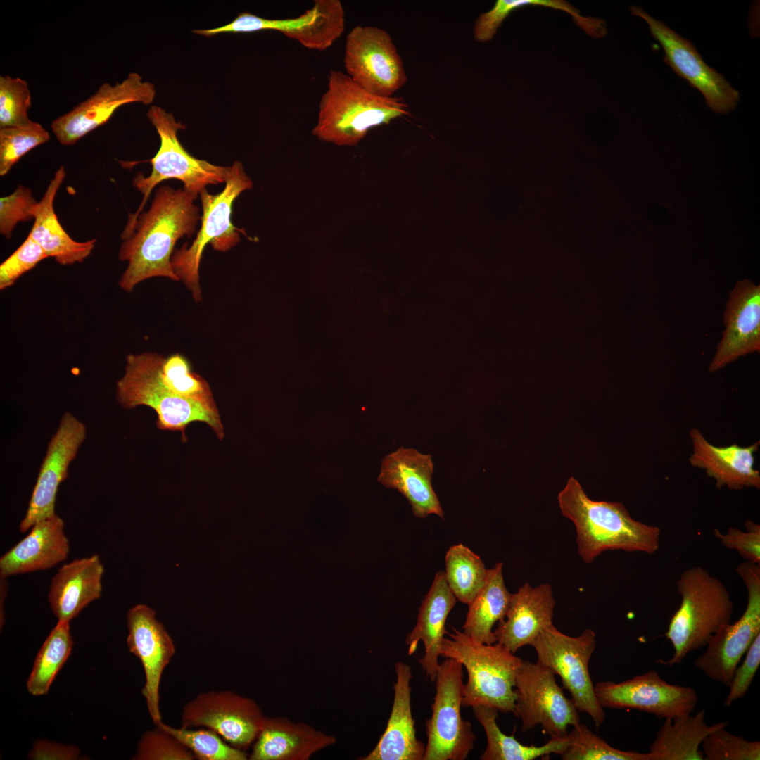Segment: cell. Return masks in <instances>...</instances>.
<instances>
[{
	"label": "cell",
	"instance_id": "obj_1",
	"mask_svg": "<svg viewBox=\"0 0 760 760\" xmlns=\"http://www.w3.org/2000/svg\"><path fill=\"white\" fill-rule=\"evenodd\" d=\"M198 196L183 189L163 185L155 194L150 208L141 213L130 236L123 240L118 257L127 266L120 287L131 292L143 281L166 277L179 281L172 267L177 241L195 232L201 218L194 204Z\"/></svg>",
	"mask_w": 760,
	"mask_h": 760
},
{
	"label": "cell",
	"instance_id": "obj_2",
	"mask_svg": "<svg viewBox=\"0 0 760 760\" xmlns=\"http://www.w3.org/2000/svg\"><path fill=\"white\" fill-rule=\"evenodd\" d=\"M557 498L562 514L575 526L578 552L587 564L607 550L653 555L659 548V527L635 520L621 502L591 500L572 476Z\"/></svg>",
	"mask_w": 760,
	"mask_h": 760
},
{
	"label": "cell",
	"instance_id": "obj_3",
	"mask_svg": "<svg viewBox=\"0 0 760 760\" xmlns=\"http://www.w3.org/2000/svg\"><path fill=\"white\" fill-rule=\"evenodd\" d=\"M410 115L402 97L374 95L340 70H330L327 88L319 103L312 132L318 139L339 146H355L375 127Z\"/></svg>",
	"mask_w": 760,
	"mask_h": 760
},
{
	"label": "cell",
	"instance_id": "obj_4",
	"mask_svg": "<svg viewBox=\"0 0 760 760\" xmlns=\"http://www.w3.org/2000/svg\"><path fill=\"white\" fill-rule=\"evenodd\" d=\"M163 355L145 352L129 354L124 375L116 384V398L126 409L139 405L151 407L157 414L159 429L180 431L186 442L185 431L195 422L208 425L219 440L224 437L218 409L183 398L168 388L161 376Z\"/></svg>",
	"mask_w": 760,
	"mask_h": 760
},
{
	"label": "cell",
	"instance_id": "obj_5",
	"mask_svg": "<svg viewBox=\"0 0 760 760\" xmlns=\"http://www.w3.org/2000/svg\"><path fill=\"white\" fill-rule=\"evenodd\" d=\"M681 597L672 615L665 636L673 648L671 659L663 664H678L686 656L706 647L711 638L730 623L733 603L730 595L717 578L701 566L685 569L676 581Z\"/></svg>",
	"mask_w": 760,
	"mask_h": 760
},
{
	"label": "cell",
	"instance_id": "obj_6",
	"mask_svg": "<svg viewBox=\"0 0 760 760\" xmlns=\"http://www.w3.org/2000/svg\"><path fill=\"white\" fill-rule=\"evenodd\" d=\"M452 631L447 632L450 638H444L440 656L457 660L467 671L462 706H486L514 714L515 680L523 660L498 642L481 643L455 628Z\"/></svg>",
	"mask_w": 760,
	"mask_h": 760
},
{
	"label": "cell",
	"instance_id": "obj_7",
	"mask_svg": "<svg viewBox=\"0 0 760 760\" xmlns=\"http://www.w3.org/2000/svg\"><path fill=\"white\" fill-rule=\"evenodd\" d=\"M146 115L156 128L160 144L157 153L148 160L152 165L151 174L145 177L142 172H138L132 181L134 187L142 194L143 199L136 213L129 215L121 234L123 240L130 236L149 195L160 182L170 179L180 180L186 190L198 196L208 185L225 183L230 171V166L215 165L189 154L177 137V132L185 129L186 126L177 121L171 113L153 105Z\"/></svg>",
	"mask_w": 760,
	"mask_h": 760
},
{
	"label": "cell",
	"instance_id": "obj_8",
	"mask_svg": "<svg viewBox=\"0 0 760 760\" xmlns=\"http://www.w3.org/2000/svg\"><path fill=\"white\" fill-rule=\"evenodd\" d=\"M253 187V182L245 172L241 163L235 161L225 182L224 189L211 194L205 189L200 192L203 215L201 227L194 241L183 245L172 257V267L179 279L191 291L193 298L199 302L202 294L199 282V266L207 244L218 251H227L240 241V233L231 221L232 205L244 191Z\"/></svg>",
	"mask_w": 760,
	"mask_h": 760
},
{
	"label": "cell",
	"instance_id": "obj_9",
	"mask_svg": "<svg viewBox=\"0 0 760 760\" xmlns=\"http://www.w3.org/2000/svg\"><path fill=\"white\" fill-rule=\"evenodd\" d=\"M531 645L537 653V662L561 678L563 688L569 692L578 711L588 714L599 728L604 721L605 713L596 698L588 669L596 647L595 632L585 629L580 635L572 637L552 624Z\"/></svg>",
	"mask_w": 760,
	"mask_h": 760
},
{
	"label": "cell",
	"instance_id": "obj_10",
	"mask_svg": "<svg viewBox=\"0 0 760 760\" xmlns=\"http://www.w3.org/2000/svg\"><path fill=\"white\" fill-rule=\"evenodd\" d=\"M463 666L445 658L439 664L431 717L426 722L427 745L423 760H464L476 736L471 724L462 718Z\"/></svg>",
	"mask_w": 760,
	"mask_h": 760
},
{
	"label": "cell",
	"instance_id": "obj_11",
	"mask_svg": "<svg viewBox=\"0 0 760 760\" xmlns=\"http://www.w3.org/2000/svg\"><path fill=\"white\" fill-rule=\"evenodd\" d=\"M344 67L350 79L365 91L394 96L407 82L404 63L390 34L373 25H356L346 38Z\"/></svg>",
	"mask_w": 760,
	"mask_h": 760
},
{
	"label": "cell",
	"instance_id": "obj_12",
	"mask_svg": "<svg viewBox=\"0 0 760 760\" xmlns=\"http://www.w3.org/2000/svg\"><path fill=\"white\" fill-rule=\"evenodd\" d=\"M735 571L747 588L746 608L737 621L711 638L706 650L695 661L707 677L728 687L742 657L760 634V564L745 561Z\"/></svg>",
	"mask_w": 760,
	"mask_h": 760
},
{
	"label": "cell",
	"instance_id": "obj_13",
	"mask_svg": "<svg viewBox=\"0 0 760 760\" xmlns=\"http://www.w3.org/2000/svg\"><path fill=\"white\" fill-rule=\"evenodd\" d=\"M514 690V714L521 718L523 732L540 725L550 738H560L569 734V726L580 723L578 709L557 684L555 674L538 662L522 661Z\"/></svg>",
	"mask_w": 760,
	"mask_h": 760
},
{
	"label": "cell",
	"instance_id": "obj_14",
	"mask_svg": "<svg viewBox=\"0 0 760 760\" xmlns=\"http://www.w3.org/2000/svg\"><path fill=\"white\" fill-rule=\"evenodd\" d=\"M265 717L250 697L230 690H210L184 704L181 723L184 728L211 729L230 745L243 750L256 740Z\"/></svg>",
	"mask_w": 760,
	"mask_h": 760
},
{
	"label": "cell",
	"instance_id": "obj_15",
	"mask_svg": "<svg viewBox=\"0 0 760 760\" xmlns=\"http://www.w3.org/2000/svg\"><path fill=\"white\" fill-rule=\"evenodd\" d=\"M633 15L643 19L652 36L662 46L664 61L680 77L704 96L707 106L714 112L727 113L737 106L739 92L724 77L707 65L692 42L677 34L642 8L633 6Z\"/></svg>",
	"mask_w": 760,
	"mask_h": 760
},
{
	"label": "cell",
	"instance_id": "obj_16",
	"mask_svg": "<svg viewBox=\"0 0 760 760\" xmlns=\"http://www.w3.org/2000/svg\"><path fill=\"white\" fill-rule=\"evenodd\" d=\"M594 691L603 709H637L665 719L691 714L698 702L693 688L669 683L652 670L621 683L598 682Z\"/></svg>",
	"mask_w": 760,
	"mask_h": 760
},
{
	"label": "cell",
	"instance_id": "obj_17",
	"mask_svg": "<svg viewBox=\"0 0 760 760\" xmlns=\"http://www.w3.org/2000/svg\"><path fill=\"white\" fill-rule=\"evenodd\" d=\"M156 96L155 85L130 72L121 82L102 84L86 100L54 119L51 129L64 146L75 144L88 133L106 123L120 106L131 103L148 105Z\"/></svg>",
	"mask_w": 760,
	"mask_h": 760
},
{
	"label": "cell",
	"instance_id": "obj_18",
	"mask_svg": "<svg viewBox=\"0 0 760 760\" xmlns=\"http://www.w3.org/2000/svg\"><path fill=\"white\" fill-rule=\"evenodd\" d=\"M85 425L72 414L64 413L51 438L40 467L25 517L19 525L24 533L35 524L53 517L58 487L68 476V469L86 438Z\"/></svg>",
	"mask_w": 760,
	"mask_h": 760
},
{
	"label": "cell",
	"instance_id": "obj_19",
	"mask_svg": "<svg viewBox=\"0 0 760 760\" xmlns=\"http://www.w3.org/2000/svg\"><path fill=\"white\" fill-rule=\"evenodd\" d=\"M129 652L141 661L145 676L142 695L154 723L162 721L160 684L162 675L175 653V646L156 612L146 604H137L127 614Z\"/></svg>",
	"mask_w": 760,
	"mask_h": 760
},
{
	"label": "cell",
	"instance_id": "obj_20",
	"mask_svg": "<svg viewBox=\"0 0 760 760\" xmlns=\"http://www.w3.org/2000/svg\"><path fill=\"white\" fill-rule=\"evenodd\" d=\"M723 317L726 328L709 365L711 372L760 352V286L748 279L737 281L729 292Z\"/></svg>",
	"mask_w": 760,
	"mask_h": 760
},
{
	"label": "cell",
	"instance_id": "obj_21",
	"mask_svg": "<svg viewBox=\"0 0 760 760\" xmlns=\"http://www.w3.org/2000/svg\"><path fill=\"white\" fill-rule=\"evenodd\" d=\"M433 473L431 455L401 447L383 459L377 480L383 486L398 490L410 504L414 516L425 518L436 514L443 518L431 484Z\"/></svg>",
	"mask_w": 760,
	"mask_h": 760
},
{
	"label": "cell",
	"instance_id": "obj_22",
	"mask_svg": "<svg viewBox=\"0 0 760 760\" xmlns=\"http://www.w3.org/2000/svg\"><path fill=\"white\" fill-rule=\"evenodd\" d=\"M555 606L550 584L532 587L524 583L512 594L506 615L493 631L496 642L514 654L531 645L544 628L553 624Z\"/></svg>",
	"mask_w": 760,
	"mask_h": 760
},
{
	"label": "cell",
	"instance_id": "obj_23",
	"mask_svg": "<svg viewBox=\"0 0 760 760\" xmlns=\"http://www.w3.org/2000/svg\"><path fill=\"white\" fill-rule=\"evenodd\" d=\"M394 698L386 728L375 747L360 760H423L426 746L417 738L411 709V667L395 664Z\"/></svg>",
	"mask_w": 760,
	"mask_h": 760
},
{
	"label": "cell",
	"instance_id": "obj_24",
	"mask_svg": "<svg viewBox=\"0 0 760 760\" xmlns=\"http://www.w3.org/2000/svg\"><path fill=\"white\" fill-rule=\"evenodd\" d=\"M70 552L63 519L55 514L35 524L30 533L0 558V577L49 569Z\"/></svg>",
	"mask_w": 760,
	"mask_h": 760
},
{
	"label": "cell",
	"instance_id": "obj_25",
	"mask_svg": "<svg viewBox=\"0 0 760 760\" xmlns=\"http://www.w3.org/2000/svg\"><path fill=\"white\" fill-rule=\"evenodd\" d=\"M693 452L690 457L692 466L706 471L716 481V486L730 490L745 488H760V473L754 468V452L759 441L747 447L734 443L718 447L710 443L697 429L690 431Z\"/></svg>",
	"mask_w": 760,
	"mask_h": 760
},
{
	"label": "cell",
	"instance_id": "obj_26",
	"mask_svg": "<svg viewBox=\"0 0 760 760\" xmlns=\"http://www.w3.org/2000/svg\"><path fill=\"white\" fill-rule=\"evenodd\" d=\"M104 566L95 554L60 567L51 579L48 601L58 621L70 622L88 604L100 598Z\"/></svg>",
	"mask_w": 760,
	"mask_h": 760
},
{
	"label": "cell",
	"instance_id": "obj_27",
	"mask_svg": "<svg viewBox=\"0 0 760 760\" xmlns=\"http://www.w3.org/2000/svg\"><path fill=\"white\" fill-rule=\"evenodd\" d=\"M336 739L311 726L284 717H265L251 760H308Z\"/></svg>",
	"mask_w": 760,
	"mask_h": 760
},
{
	"label": "cell",
	"instance_id": "obj_28",
	"mask_svg": "<svg viewBox=\"0 0 760 760\" xmlns=\"http://www.w3.org/2000/svg\"><path fill=\"white\" fill-rule=\"evenodd\" d=\"M457 602L448 587L445 572H436L419 609L417 623L405 638L409 655L415 652L419 641L423 642L425 654L419 661L431 681L436 680L439 665L438 659L444 635L447 633L446 619Z\"/></svg>",
	"mask_w": 760,
	"mask_h": 760
},
{
	"label": "cell",
	"instance_id": "obj_29",
	"mask_svg": "<svg viewBox=\"0 0 760 760\" xmlns=\"http://www.w3.org/2000/svg\"><path fill=\"white\" fill-rule=\"evenodd\" d=\"M65 177V168L61 166L38 201L29 235L42 248L48 258L52 257L58 264L68 265L82 262L91 254L96 240L77 241L70 236L58 221L53 203Z\"/></svg>",
	"mask_w": 760,
	"mask_h": 760
},
{
	"label": "cell",
	"instance_id": "obj_30",
	"mask_svg": "<svg viewBox=\"0 0 760 760\" xmlns=\"http://www.w3.org/2000/svg\"><path fill=\"white\" fill-rule=\"evenodd\" d=\"M704 710L695 715L666 718L649 746L650 760H703L699 749L704 738L728 721L708 726Z\"/></svg>",
	"mask_w": 760,
	"mask_h": 760
},
{
	"label": "cell",
	"instance_id": "obj_31",
	"mask_svg": "<svg viewBox=\"0 0 760 760\" xmlns=\"http://www.w3.org/2000/svg\"><path fill=\"white\" fill-rule=\"evenodd\" d=\"M502 568V562H498L488 569L485 585L468 605L463 632L481 643L496 642L493 628L505 618L509 608L512 593L506 588Z\"/></svg>",
	"mask_w": 760,
	"mask_h": 760
},
{
	"label": "cell",
	"instance_id": "obj_32",
	"mask_svg": "<svg viewBox=\"0 0 760 760\" xmlns=\"http://www.w3.org/2000/svg\"><path fill=\"white\" fill-rule=\"evenodd\" d=\"M472 711L483 726L487 745L480 759L482 760H533L548 757L551 754L561 755L568 747L569 733L563 737L550 738L541 746L524 745L514 735L503 733L497 724L498 711L486 706L472 707Z\"/></svg>",
	"mask_w": 760,
	"mask_h": 760
},
{
	"label": "cell",
	"instance_id": "obj_33",
	"mask_svg": "<svg viewBox=\"0 0 760 760\" xmlns=\"http://www.w3.org/2000/svg\"><path fill=\"white\" fill-rule=\"evenodd\" d=\"M73 640L70 622L58 621L40 647L27 681L32 695H45L71 654Z\"/></svg>",
	"mask_w": 760,
	"mask_h": 760
},
{
	"label": "cell",
	"instance_id": "obj_34",
	"mask_svg": "<svg viewBox=\"0 0 760 760\" xmlns=\"http://www.w3.org/2000/svg\"><path fill=\"white\" fill-rule=\"evenodd\" d=\"M445 562L448 587L457 601L469 605L485 585L488 569L479 555L462 543L448 549Z\"/></svg>",
	"mask_w": 760,
	"mask_h": 760
},
{
	"label": "cell",
	"instance_id": "obj_35",
	"mask_svg": "<svg viewBox=\"0 0 760 760\" xmlns=\"http://www.w3.org/2000/svg\"><path fill=\"white\" fill-rule=\"evenodd\" d=\"M315 19L291 33L287 37L303 46L324 51L338 39L345 30V12L339 0H315Z\"/></svg>",
	"mask_w": 760,
	"mask_h": 760
},
{
	"label": "cell",
	"instance_id": "obj_36",
	"mask_svg": "<svg viewBox=\"0 0 760 760\" xmlns=\"http://www.w3.org/2000/svg\"><path fill=\"white\" fill-rule=\"evenodd\" d=\"M176 737L200 760H246L248 754L222 740L209 728H175L162 721L157 724Z\"/></svg>",
	"mask_w": 760,
	"mask_h": 760
},
{
	"label": "cell",
	"instance_id": "obj_37",
	"mask_svg": "<svg viewBox=\"0 0 760 760\" xmlns=\"http://www.w3.org/2000/svg\"><path fill=\"white\" fill-rule=\"evenodd\" d=\"M161 376L165 385L177 395L208 406H217L208 383L192 371L184 355L175 353L164 358Z\"/></svg>",
	"mask_w": 760,
	"mask_h": 760
},
{
	"label": "cell",
	"instance_id": "obj_38",
	"mask_svg": "<svg viewBox=\"0 0 760 760\" xmlns=\"http://www.w3.org/2000/svg\"><path fill=\"white\" fill-rule=\"evenodd\" d=\"M573 727L570 743L560 755L564 760H650L648 753L613 747L585 724L579 723Z\"/></svg>",
	"mask_w": 760,
	"mask_h": 760
},
{
	"label": "cell",
	"instance_id": "obj_39",
	"mask_svg": "<svg viewBox=\"0 0 760 760\" xmlns=\"http://www.w3.org/2000/svg\"><path fill=\"white\" fill-rule=\"evenodd\" d=\"M50 139L49 133L39 123L0 128V175H6L26 153Z\"/></svg>",
	"mask_w": 760,
	"mask_h": 760
},
{
	"label": "cell",
	"instance_id": "obj_40",
	"mask_svg": "<svg viewBox=\"0 0 760 760\" xmlns=\"http://www.w3.org/2000/svg\"><path fill=\"white\" fill-rule=\"evenodd\" d=\"M317 15L316 7L307 10L298 17L286 19H267L244 12L240 13L231 23L211 29L195 30L197 34L212 37L221 33L254 32L262 30H275L281 32L286 37L302 26L312 22Z\"/></svg>",
	"mask_w": 760,
	"mask_h": 760
},
{
	"label": "cell",
	"instance_id": "obj_41",
	"mask_svg": "<svg viewBox=\"0 0 760 760\" xmlns=\"http://www.w3.org/2000/svg\"><path fill=\"white\" fill-rule=\"evenodd\" d=\"M31 106L27 81L10 75L0 76V128L29 122L31 120L27 113Z\"/></svg>",
	"mask_w": 760,
	"mask_h": 760
},
{
	"label": "cell",
	"instance_id": "obj_42",
	"mask_svg": "<svg viewBox=\"0 0 760 760\" xmlns=\"http://www.w3.org/2000/svg\"><path fill=\"white\" fill-rule=\"evenodd\" d=\"M706 760H759L760 742L749 741L721 728L707 736L702 743Z\"/></svg>",
	"mask_w": 760,
	"mask_h": 760
},
{
	"label": "cell",
	"instance_id": "obj_43",
	"mask_svg": "<svg viewBox=\"0 0 760 760\" xmlns=\"http://www.w3.org/2000/svg\"><path fill=\"white\" fill-rule=\"evenodd\" d=\"M193 753L159 725L141 737L133 760H194Z\"/></svg>",
	"mask_w": 760,
	"mask_h": 760
},
{
	"label": "cell",
	"instance_id": "obj_44",
	"mask_svg": "<svg viewBox=\"0 0 760 760\" xmlns=\"http://www.w3.org/2000/svg\"><path fill=\"white\" fill-rule=\"evenodd\" d=\"M38 201L30 189L22 184L10 195L0 198V233L10 239L16 224L34 219Z\"/></svg>",
	"mask_w": 760,
	"mask_h": 760
},
{
	"label": "cell",
	"instance_id": "obj_45",
	"mask_svg": "<svg viewBox=\"0 0 760 760\" xmlns=\"http://www.w3.org/2000/svg\"><path fill=\"white\" fill-rule=\"evenodd\" d=\"M48 258L42 248L28 234L23 243L0 265V289L11 286L23 274Z\"/></svg>",
	"mask_w": 760,
	"mask_h": 760
},
{
	"label": "cell",
	"instance_id": "obj_46",
	"mask_svg": "<svg viewBox=\"0 0 760 760\" xmlns=\"http://www.w3.org/2000/svg\"><path fill=\"white\" fill-rule=\"evenodd\" d=\"M745 527V531L730 527L726 533L714 528V535L725 547L735 550L745 561L760 564V526L746 520Z\"/></svg>",
	"mask_w": 760,
	"mask_h": 760
},
{
	"label": "cell",
	"instance_id": "obj_47",
	"mask_svg": "<svg viewBox=\"0 0 760 760\" xmlns=\"http://www.w3.org/2000/svg\"><path fill=\"white\" fill-rule=\"evenodd\" d=\"M746 657L736 668L729 687L728 694L724 701L726 707H730L747 692L760 664V634H759L748 650Z\"/></svg>",
	"mask_w": 760,
	"mask_h": 760
},
{
	"label": "cell",
	"instance_id": "obj_48",
	"mask_svg": "<svg viewBox=\"0 0 760 760\" xmlns=\"http://www.w3.org/2000/svg\"><path fill=\"white\" fill-rule=\"evenodd\" d=\"M527 6V0H498L493 8L476 18L473 27L474 39L479 42L490 41L504 20L514 10Z\"/></svg>",
	"mask_w": 760,
	"mask_h": 760
},
{
	"label": "cell",
	"instance_id": "obj_49",
	"mask_svg": "<svg viewBox=\"0 0 760 760\" xmlns=\"http://www.w3.org/2000/svg\"><path fill=\"white\" fill-rule=\"evenodd\" d=\"M80 749L74 745H65L44 740L35 742L28 753V757L35 760L77 759Z\"/></svg>",
	"mask_w": 760,
	"mask_h": 760
}]
</instances>
